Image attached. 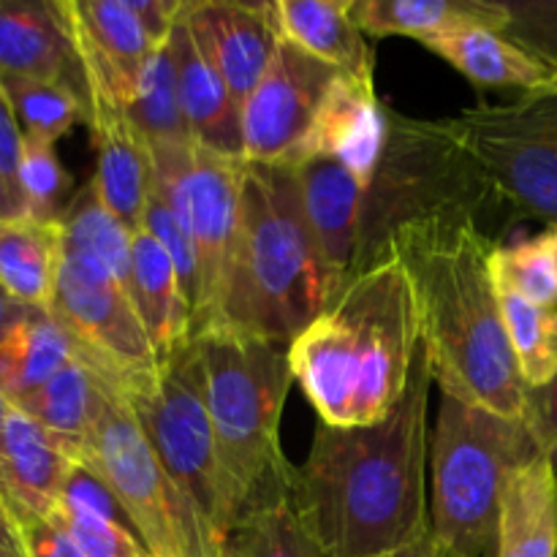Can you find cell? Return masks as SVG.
<instances>
[{
    "label": "cell",
    "mask_w": 557,
    "mask_h": 557,
    "mask_svg": "<svg viewBox=\"0 0 557 557\" xmlns=\"http://www.w3.org/2000/svg\"><path fill=\"white\" fill-rule=\"evenodd\" d=\"M419 348L406 397L368 428L319 422L308 460L294 468L292 504L324 557H381L430 531V389Z\"/></svg>",
    "instance_id": "6da1fadb"
},
{
    "label": "cell",
    "mask_w": 557,
    "mask_h": 557,
    "mask_svg": "<svg viewBox=\"0 0 557 557\" xmlns=\"http://www.w3.org/2000/svg\"><path fill=\"white\" fill-rule=\"evenodd\" d=\"M495 248L476 221L424 223L397 234L386 259L406 267L422 351L441 392L522 419L528 386L490 270Z\"/></svg>",
    "instance_id": "7a4b0ae2"
},
{
    "label": "cell",
    "mask_w": 557,
    "mask_h": 557,
    "mask_svg": "<svg viewBox=\"0 0 557 557\" xmlns=\"http://www.w3.org/2000/svg\"><path fill=\"white\" fill-rule=\"evenodd\" d=\"M422 348L411 281L397 259L354 277L288 346V368L330 428H368L406 397Z\"/></svg>",
    "instance_id": "3957f363"
},
{
    "label": "cell",
    "mask_w": 557,
    "mask_h": 557,
    "mask_svg": "<svg viewBox=\"0 0 557 557\" xmlns=\"http://www.w3.org/2000/svg\"><path fill=\"white\" fill-rule=\"evenodd\" d=\"M330 302L294 169L245 163L237 234L210 330L288 348Z\"/></svg>",
    "instance_id": "277c9868"
},
{
    "label": "cell",
    "mask_w": 557,
    "mask_h": 557,
    "mask_svg": "<svg viewBox=\"0 0 557 557\" xmlns=\"http://www.w3.org/2000/svg\"><path fill=\"white\" fill-rule=\"evenodd\" d=\"M194 351L237 522L286 504L294 479V466L281 446L283 403L294 381L288 348L228 330H207L194 337Z\"/></svg>",
    "instance_id": "5b68a950"
},
{
    "label": "cell",
    "mask_w": 557,
    "mask_h": 557,
    "mask_svg": "<svg viewBox=\"0 0 557 557\" xmlns=\"http://www.w3.org/2000/svg\"><path fill=\"white\" fill-rule=\"evenodd\" d=\"M490 201L487 183L446 120L403 117L389 109L384 150L364 188L354 277L386 261L392 239L406 228L479 223Z\"/></svg>",
    "instance_id": "8992f818"
},
{
    "label": "cell",
    "mask_w": 557,
    "mask_h": 557,
    "mask_svg": "<svg viewBox=\"0 0 557 557\" xmlns=\"http://www.w3.org/2000/svg\"><path fill=\"white\" fill-rule=\"evenodd\" d=\"M522 419L441 392L430 435V531L451 557H495L500 500L511 473L539 457Z\"/></svg>",
    "instance_id": "52a82bcc"
},
{
    "label": "cell",
    "mask_w": 557,
    "mask_h": 557,
    "mask_svg": "<svg viewBox=\"0 0 557 557\" xmlns=\"http://www.w3.org/2000/svg\"><path fill=\"white\" fill-rule=\"evenodd\" d=\"M123 395L128 397L169 479L194 511L212 553L223 557V544L237 515L207 413L194 341L177 357L163 362L152 379L123 389Z\"/></svg>",
    "instance_id": "ba28073f"
},
{
    "label": "cell",
    "mask_w": 557,
    "mask_h": 557,
    "mask_svg": "<svg viewBox=\"0 0 557 557\" xmlns=\"http://www.w3.org/2000/svg\"><path fill=\"white\" fill-rule=\"evenodd\" d=\"M101 373V370H98ZM103 375V373H101ZM82 462L96 468L150 557H218L158 460L128 397L103 375V400Z\"/></svg>",
    "instance_id": "9c48e42d"
},
{
    "label": "cell",
    "mask_w": 557,
    "mask_h": 557,
    "mask_svg": "<svg viewBox=\"0 0 557 557\" xmlns=\"http://www.w3.org/2000/svg\"><path fill=\"white\" fill-rule=\"evenodd\" d=\"M495 205L557 226V96L466 109L446 117Z\"/></svg>",
    "instance_id": "30bf717a"
},
{
    "label": "cell",
    "mask_w": 557,
    "mask_h": 557,
    "mask_svg": "<svg viewBox=\"0 0 557 557\" xmlns=\"http://www.w3.org/2000/svg\"><path fill=\"white\" fill-rule=\"evenodd\" d=\"M150 156L158 185L199 253L201 313L194 330L196 337L215 321L218 297L237 234L245 161L215 156L199 145L152 150Z\"/></svg>",
    "instance_id": "8fae6325"
},
{
    "label": "cell",
    "mask_w": 557,
    "mask_h": 557,
    "mask_svg": "<svg viewBox=\"0 0 557 557\" xmlns=\"http://www.w3.org/2000/svg\"><path fill=\"white\" fill-rule=\"evenodd\" d=\"M49 310L74 335L79 351L120 389L152 379L161 368L131 294L98 261L65 245Z\"/></svg>",
    "instance_id": "7c38bea8"
},
{
    "label": "cell",
    "mask_w": 557,
    "mask_h": 557,
    "mask_svg": "<svg viewBox=\"0 0 557 557\" xmlns=\"http://www.w3.org/2000/svg\"><path fill=\"white\" fill-rule=\"evenodd\" d=\"M335 76V69L283 38L270 69L243 101L245 163L288 166Z\"/></svg>",
    "instance_id": "4fadbf2b"
},
{
    "label": "cell",
    "mask_w": 557,
    "mask_h": 557,
    "mask_svg": "<svg viewBox=\"0 0 557 557\" xmlns=\"http://www.w3.org/2000/svg\"><path fill=\"white\" fill-rule=\"evenodd\" d=\"M74 38L87 96L131 107L152 47L125 0H58Z\"/></svg>",
    "instance_id": "5bb4252c"
},
{
    "label": "cell",
    "mask_w": 557,
    "mask_h": 557,
    "mask_svg": "<svg viewBox=\"0 0 557 557\" xmlns=\"http://www.w3.org/2000/svg\"><path fill=\"white\" fill-rule=\"evenodd\" d=\"M183 20L201 54L223 76L232 96L243 107L283 41L275 3L185 0Z\"/></svg>",
    "instance_id": "9a60e30c"
},
{
    "label": "cell",
    "mask_w": 557,
    "mask_h": 557,
    "mask_svg": "<svg viewBox=\"0 0 557 557\" xmlns=\"http://www.w3.org/2000/svg\"><path fill=\"white\" fill-rule=\"evenodd\" d=\"M386 123H389V109L379 101L373 82L337 74L297 158L288 166H297L310 158H332L368 188L384 150Z\"/></svg>",
    "instance_id": "2e32d148"
},
{
    "label": "cell",
    "mask_w": 557,
    "mask_h": 557,
    "mask_svg": "<svg viewBox=\"0 0 557 557\" xmlns=\"http://www.w3.org/2000/svg\"><path fill=\"white\" fill-rule=\"evenodd\" d=\"M87 123L96 147V185L103 205L131 228L141 232L147 221L150 194L156 188V166L147 141L131 120L125 103L87 96Z\"/></svg>",
    "instance_id": "e0dca14e"
},
{
    "label": "cell",
    "mask_w": 557,
    "mask_h": 557,
    "mask_svg": "<svg viewBox=\"0 0 557 557\" xmlns=\"http://www.w3.org/2000/svg\"><path fill=\"white\" fill-rule=\"evenodd\" d=\"M292 169L297 174L305 221L330 277L332 302H335L354 277L364 185L332 158H310Z\"/></svg>",
    "instance_id": "ac0fdd59"
},
{
    "label": "cell",
    "mask_w": 557,
    "mask_h": 557,
    "mask_svg": "<svg viewBox=\"0 0 557 557\" xmlns=\"http://www.w3.org/2000/svg\"><path fill=\"white\" fill-rule=\"evenodd\" d=\"M76 460L79 457L63 441L11 406L0 433V493L14 515H52Z\"/></svg>",
    "instance_id": "d6986e66"
},
{
    "label": "cell",
    "mask_w": 557,
    "mask_h": 557,
    "mask_svg": "<svg viewBox=\"0 0 557 557\" xmlns=\"http://www.w3.org/2000/svg\"><path fill=\"white\" fill-rule=\"evenodd\" d=\"M0 74L65 82L85 98L79 58L58 0H0Z\"/></svg>",
    "instance_id": "ffe728a7"
},
{
    "label": "cell",
    "mask_w": 557,
    "mask_h": 557,
    "mask_svg": "<svg viewBox=\"0 0 557 557\" xmlns=\"http://www.w3.org/2000/svg\"><path fill=\"white\" fill-rule=\"evenodd\" d=\"M169 47L177 69L180 103L194 141L215 156L245 161L243 107L232 96L223 76L201 54L183 16L169 36Z\"/></svg>",
    "instance_id": "44dd1931"
},
{
    "label": "cell",
    "mask_w": 557,
    "mask_h": 557,
    "mask_svg": "<svg viewBox=\"0 0 557 557\" xmlns=\"http://www.w3.org/2000/svg\"><path fill=\"white\" fill-rule=\"evenodd\" d=\"M430 52L455 65L479 87L520 90V96H557V69L495 30H462L424 41Z\"/></svg>",
    "instance_id": "7402d4cb"
},
{
    "label": "cell",
    "mask_w": 557,
    "mask_h": 557,
    "mask_svg": "<svg viewBox=\"0 0 557 557\" xmlns=\"http://www.w3.org/2000/svg\"><path fill=\"white\" fill-rule=\"evenodd\" d=\"M351 16L370 38L411 36L422 44L462 30L500 33L509 22L504 0H351Z\"/></svg>",
    "instance_id": "603a6c76"
},
{
    "label": "cell",
    "mask_w": 557,
    "mask_h": 557,
    "mask_svg": "<svg viewBox=\"0 0 557 557\" xmlns=\"http://www.w3.org/2000/svg\"><path fill=\"white\" fill-rule=\"evenodd\" d=\"M281 36L337 74L373 82V49L351 16V0H275Z\"/></svg>",
    "instance_id": "cb8c5ba5"
},
{
    "label": "cell",
    "mask_w": 557,
    "mask_h": 557,
    "mask_svg": "<svg viewBox=\"0 0 557 557\" xmlns=\"http://www.w3.org/2000/svg\"><path fill=\"white\" fill-rule=\"evenodd\" d=\"M495 557H557V468L547 455L511 473L500 500Z\"/></svg>",
    "instance_id": "d4e9b609"
},
{
    "label": "cell",
    "mask_w": 557,
    "mask_h": 557,
    "mask_svg": "<svg viewBox=\"0 0 557 557\" xmlns=\"http://www.w3.org/2000/svg\"><path fill=\"white\" fill-rule=\"evenodd\" d=\"M131 299L139 310V319L161 364L190 346L194 330H190V308L183 283L169 253L147 228L134 234Z\"/></svg>",
    "instance_id": "484cf974"
},
{
    "label": "cell",
    "mask_w": 557,
    "mask_h": 557,
    "mask_svg": "<svg viewBox=\"0 0 557 557\" xmlns=\"http://www.w3.org/2000/svg\"><path fill=\"white\" fill-rule=\"evenodd\" d=\"M79 354L74 335L47 308L27 313L0 337V392L11 406L41 389Z\"/></svg>",
    "instance_id": "4316f807"
},
{
    "label": "cell",
    "mask_w": 557,
    "mask_h": 557,
    "mask_svg": "<svg viewBox=\"0 0 557 557\" xmlns=\"http://www.w3.org/2000/svg\"><path fill=\"white\" fill-rule=\"evenodd\" d=\"M63 264V226L36 218H0V286L27 308H52Z\"/></svg>",
    "instance_id": "83f0119b"
},
{
    "label": "cell",
    "mask_w": 557,
    "mask_h": 557,
    "mask_svg": "<svg viewBox=\"0 0 557 557\" xmlns=\"http://www.w3.org/2000/svg\"><path fill=\"white\" fill-rule=\"evenodd\" d=\"M101 400L103 375L79 351L54 379H49L41 389L33 392L16 408L36 419L41 428H47L54 438L63 441L79 457L82 446L90 438L98 411H101Z\"/></svg>",
    "instance_id": "f1b7e54d"
},
{
    "label": "cell",
    "mask_w": 557,
    "mask_h": 557,
    "mask_svg": "<svg viewBox=\"0 0 557 557\" xmlns=\"http://www.w3.org/2000/svg\"><path fill=\"white\" fill-rule=\"evenodd\" d=\"M60 226H63L65 248L90 256L131 294L134 232L103 205L92 180L71 196L69 207L60 218Z\"/></svg>",
    "instance_id": "f546056e"
},
{
    "label": "cell",
    "mask_w": 557,
    "mask_h": 557,
    "mask_svg": "<svg viewBox=\"0 0 557 557\" xmlns=\"http://www.w3.org/2000/svg\"><path fill=\"white\" fill-rule=\"evenodd\" d=\"M128 112L150 152L196 145L188 123H185L183 103H180L177 69H174V54L169 41L152 52Z\"/></svg>",
    "instance_id": "4dcf8cb0"
},
{
    "label": "cell",
    "mask_w": 557,
    "mask_h": 557,
    "mask_svg": "<svg viewBox=\"0 0 557 557\" xmlns=\"http://www.w3.org/2000/svg\"><path fill=\"white\" fill-rule=\"evenodd\" d=\"M5 98L11 103L22 139L54 145L63 139L82 117L87 120L85 98L65 82L27 79V76L0 74Z\"/></svg>",
    "instance_id": "1f68e13d"
},
{
    "label": "cell",
    "mask_w": 557,
    "mask_h": 557,
    "mask_svg": "<svg viewBox=\"0 0 557 557\" xmlns=\"http://www.w3.org/2000/svg\"><path fill=\"white\" fill-rule=\"evenodd\" d=\"M498 302L525 386L553 381L557 375V308H539L506 288H498Z\"/></svg>",
    "instance_id": "d6a6232c"
},
{
    "label": "cell",
    "mask_w": 557,
    "mask_h": 557,
    "mask_svg": "<svg viewBox=\"0 0 557 557\" xmlns=\"http://www.w3.org/2000/svg\"><path fill=\"white\" fill-rule=\"evenodd\" d=\"M493 281L498 288L517 294L539 308H557V237L555 228L531 239L495 248L490 259Z\"/></svg>",
    "instance_id": "836d02e7"
},
{
    "label": "cell",
    "mask_w": 557,
    "mask_h": 557,
    "mask_svg": "<svg viewBox=\"0 0 557 557\" xmlns=\"http://www.w3.org/2000/svg\"><path fill=\"white\" fill-rule=\"evenodd\" d=\"M223 557H324V553L305 533L286 500L243 517L223 544Z\"/></svg>",
    "instance_id": "e575fe53"
},
{
    "label": "cell",
    "mask_w": 557,
    "mask_h": 557,
    "mask_svg": "<svg viewBox=\"0 0 557 557\" xmlns=\"http://www.w3.org/2000/svg\"><path fill=\"white\" fill-rule=\"evenodd\" d=\"M16 190L27 218L58 223L71 201V174L60 163L54 145L22 139Z\"/></svg>",
    "instance_id": "d590c367"
},
{
    "label": "cell",
    "mask_w": 557,
    "mask_h": 557,
    "mask_svg": "<svg viewBox=\"0 0 557 557\" xmlns=\"http://www.w3.org/2000/svg\"><path fill=\"white\" fill-rule=\"evenodd\" d=\"M145 228L152 234V237L161 243V248L166 250L169 259H172L174 270H177L180 283H183L185 299H188L190 308V330H196L201 313V264L199 253H196L194 243L185 234L183 223L174 215L172 205L163 196L161 185L156 180V188L150 194V207H147V221Z\"/></svg>",
    "instance_id": "8d00e7d4"
},
{
    "label": "cell",
    "mask_w": 557,
    "mask_h": 557,
    "mask_svg": "<svg viewBox=\"0 0 557 557\" xmlns=\"http://www.w3.org/2000/svg\"><path fill=\"white\" fill-rule=\"evenodd\" d=\"M47 520L58 522L85 557H150L134 533L79 506L58 504Z\"/></svg>",
    "instance_id": "74e56055"
},
{
    "label": "cell",
    "mask_w": 557,
    "mask_h": 557,
    "mask_svg": "<svg viewBox=\"0 0 557 557\" xmlns=\"http://www.w3.org/2000/svg\"><path fill=\"white\" fill-rule=\"evenodd\" d=\"M509 22L500 33L557 69V0H504Z\"/></svg>",
    "instance_id": "f35d334b"
},
{
    "label": "cell",
    "mask_w": 557,
    "mask_h": 557,
    "mask_svg": "<svg viewBox=\"0 0 557 557\" xmlns=\"http://www.w3.org/2000/svg\"><path fill=\"white\" fill-rule=\"evenodd\" d=\"M522 422L531 430L539 451L547 455L557 468V375L542 386H528Z\"/></svg>",
    "instance_id": "ab89813d"
},
{
    "label": "cell",
    "mask_w": 557,
    "mask_h": 557,
    "mask_svg": "<svg viewBox=\"0 0 557 557\" xmlns=\"http://www.w3.org/2000/svg\"><path fill=\"white\" fill-rule=\"evenodd\" d=\"M20 517L22 533H25L27 553L30 557H85L74 539L47 517L36 515H16Z\"/></svg>",
    "instance_id": "60d3db41"
},
{
    "label": "cell",
    "mask_w": 557,
    "mask_h": 557,
    "mask_svg": "<svg viewBox=\"0 0 557 557\" xmlns=\"http://www.w3.org/2000/svg\"><path fill=\"white\" fill-rule=\"evenodd\" d=\"M131 14L139 20L141 30L147 33L152 47H161L169 41L174 25L185 11V0H125Z\"/></svg>",
    "instance_id": "b9f144b4"
},
{
    "label": "cell",
    "mask_w": 557,
    "mask_h": 557,
    "mask_svg": "<svg viewBox=\"0 0 557 557\" xmlns=\"http://www.w3.org/2000/svg\"><path fill=\"white\" fill-rule=\"evenodd\" d=\"M22 156V131L16 125L14 112H11V103L5 98L3 85H0V177L5 180L9 190L14 194V199L20 201V190H16V166H20ZM25 212V207H22Z\"/></svg>",
    "instance_id": "7bdbcfd3"
},
{
    "label": "cell",
    "mask_w": 557,
    "mask_h": 557,
    "mask_svg": "<svg viewBox=\"0 0 557 557\" xmlns=\"http://www.w3.org/2000/svg\"><path fill=\"white\" fill-rule=\"evenodd\" d=\"M0 557H30L20 517L14 515L3 493H0Z\"/></svg>",
    "instance_id": "ee69618b"
},
{
    "label": "cell",
    "mask_w": 557,
    "mask_h": 557,
    "mask_svg": "<svg viewBox=\"0 0 557 557\" xmlns=\"http://www.w3.org/2000/svg\"><path fill=\"white\" fill-rule=\"evenodd\" d=\"M381 557H451V555L446 553L438 542H435L433 531H428L422 539H417L413 544H408V547L397 549V553H389V555H381Z\"/></svg>",
    "instance_id": "f6af8a7d"
},
{
    "label": "cell",
    "mask_w": 557,
    "mask_h": 557,
    "mask_svg": "<svg viewBox=\"0 0 557 557\" xmlns=\"http://www.w3.org/2000/svg\"><path fill=\"white\" fill-rule=\"evenodd\" d=\"M25 313H27V305L16 302V299L0 286V337H3L5 332H9Z\"/></svg>",
    "instance_id": "bcb514c9"
},
{
    "label": "cell",
    "mask_w": 557,
    "mask_h": 557,
    "mask_svg": "<svg viewBox=\"0 0 557 557\" xmlns=\"http://www.w3.org/2000/svg\"><path fill=\"white\" fill-rule=\"evenodd\" d=\"M20 215H25L20 207V201L14 199V194L9 190L5 180L0 177V218H20Z\"/></svg>",
    "instance_id": "7dc6e473"
},
{
    "label": "cell",
    "mask_w": 557,
    "mask_h": 557,
    "mask_svg": "<svg viewBox=\"0 0 557 557\" xmlns=\"http://www.w3.org/2000/svg\"><path fill=\"white\" fill-rule=\"evenodd\" d=\"M9 411H11V403L5 400V395L0 392V433H3V424H5V417H9Z\"/></svg>",
    "instance_id": "c3c4849f"
},
{
    "label": "cell",
    "mask_w": 557,
    "mask_h": 557,
    "mask_svg": "<svg viewBox=\"0 0 557 557\" xmlns=\"http://www.w3.org/2000/svg\"><path fill=\"white\" fill-rule=\"evenodd\" d=\"M555 228V237H557V226H553Z\"/></svg>",
    "instance_id": "681fc988"
}]
</instances>
